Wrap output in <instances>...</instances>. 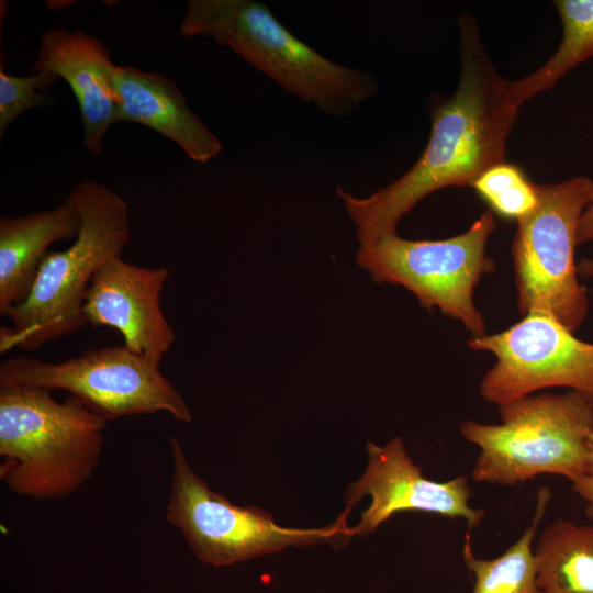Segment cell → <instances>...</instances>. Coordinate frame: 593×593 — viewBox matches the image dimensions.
Wrapping results in <instances>:
<instances>
[{
	"label": "cell",
	"mask_w": 593,
	"mask_h": 593,
	"mask_svg": "<svg viewBox=\"0 0 593 593\" xmlns=\"http://www.w3.org/2000/svg\"><path fill=\"white\" fill-rule=\"evenodd\" d=\"M460 74L456 90L430 107L432 131L417 160L401 177L367 197L337 188L359 246L396 233L400 220L424 198L448 187L472 188L505 160L518 118L508 80L501 76L471 14L459 20Z\"/></svg>",
	"instance_id": "1"
},
{
	"label": "cell",
	"mask_w": 593,
	"mask_h": 593,
	"mask_svg": "<svg viewBox=\"0 0 593 593\" xmlns=\"http://www.w3.org/2000/svg\"><path fill=\"white\" fill-rule=\"evenodd\" d=\"M179 33L228 46L287 92L333 116L351 114L378 92L370 74L326 58L261 2L190 0Z\"/></svg>",
	"instance_id": "2"
},
{
	"label": "cell",
	"mask_w": 593,
	"mask_h": 593,
	"mask_svg": "<svg viewBox=\"0 0 593 593\" xmlns=\"http://www.w3.org/2000/svg\"><path fill=\"white\" fill-rule=\"evenodd\" d=\"M107 422L71 395L0 387V480L37 501L77 492L99 466Z\"/></svg>",
	"instance_id": "3"
},
{
	"label": "cell",
	"mask_w": 593,
	"mask_h": 593,
	"mask_svg": "<svg viewBox=\"0 0 593 593\" xmlns=\"http://www.w3.org/2000/svg\"><path fill=\"white\" fill-rule=\"evenodd\" d=\"M81 225L75 242L42 260L29 296L3 316L0 351H31L76 333L87 324L82 312L86 291L96 271L121 256L131 237L128 208L107 186L81 181L69 194Z\"/></svg>",
	"instance_id": "4"
},
{
	"label": "cell",
	"mask_w": 593,
	"mask_h": 593,
	"mask_svg": "<svg viewBox=\"0 0 593 593\" xmlns=\"http://www.w3.org/2000/svg\"><path fill=\"white\" fill-rule=\"evenodd\" d=\"M500 424L463 421L462 437L479 447L478 482L516 485L540 474L571 482L588 474L593 407L574 391L528 394L499 405Z\"/></svg>",
	"instance_id": "5"
},
{
	"label": "cell",
	"mask_w": 593,
	"mask_h": 593,
	"mask_svg": "<svg viewBox=\"0 0 593 593\" xmlns=\"http://www.w3.org/2000/svg\"><path fill=\"white\" fill-rule=\"evenodd\" d=\"M172 460L166 521L183 535L195 557L214 567L279 552L289 546L328 544L338 549L355 536L340 513L320 528H289L255 506H237L211 490L191 469L179 440L169 437Z\"/></svg>",
	"instance_id": "6"
},
{
	"label": "cell",
	"mask_w": 593,
	"mask_h": 593,
	"mask_svg": "<svg viewBox=\"0 0 593 593\" xmlns=\"http://www.w3.org/2000/svg\"><path fill=\"white\" fill-rule=\"evenodd\" d=\"M537 206L517 221L512 243L517 307L523 316L550 314L574 333L589 311L574 250L581 216L593 201V179L537 184Z\"/></svg>",
	"instance_id": "7"
},
{
	"label": "cell",
	"mask_w": 593,
	"mask_h": 593,
	"mask_svg": "<svg viewBox=\"0 0 593 593\" xmlns=\"http://www.w3.org/2000/svg\"><path fill=\"white\" fill-rule=\"evenodd\" d=\"M496 228L488 209L463 233L445 239L413 240L388 234L359 246L357 264L378 283L399 284L411 291L426 310L460 322L472 335H486L474 289L483 275L495 270L486 244Z\"/></svg>",
	"instance_id": "8"
},
{
	"label": "cell",
	"mask_w": 593,
	"mask_h": 593,
	"mask_svg": "<svg viewBox=\"0 0 593 593\" xmlns=\"http://www.w3.org/2000/svg\"><path fill=\"white\" fill-rule=\"evenodd\" d=\"M64 390L107 421L167 412L190 423L192 414L159 366L126 346L89 349L61 362L15 357L0 365V387Z\"/></svg>",
	"instance_id": "9"
},
{
	"label": "cell",
	"mask_w": 593,
	"mask_h": 593,
	"mask_svg": "<svg viewBox=\"0 0 593 593\" xmlns=\"http://www.w3.org/2000/svg\"><path fill=\"white\" fill-rule=\"evenodd\" d=\"M467 345L496 358L479 388L489 403L501 405L542 389L564 387L593 407V344L577 338L550 314L529 312L507 329L471 337Z\"/></svg>",
	"instance_id": "10"
},
{
	"label": "cell",
	"mask_w": 593,
	"mask_h": 593,
	"mask_svg": "<svg viewBox=\"0 0 593 593\" xmlns=\"http://www.w3.org/2000/svg\"><path fill=\"white\" fill-rule=\"evenodd\" d=\"M368 462L361 477L345 491V510L349 515L363 496L370 505L361 513L354 535L366 536L400 512H425L449 518H462L469 528L478 527L485 511L469 505L471 490L467 475L438 482L424 477L407 455L401 437L384 446L367 443Z\"/></svg>",
	"instance_id": "11"
},
{
	"label": "cell",
	"mask_w": 593,
	"mask_h": 593,
	"mask_svg": "<svg viewBox=\"0 0 593 593\" xmlns=\"http://www.w3.org/2000/svg\"><path fill=\"white\" fill-rule=\"evenodd\" d=\"M167 268L135 266L118 256L101 266L86 291L82 312L87 323L118 329L124 346L155 365L175 342L160 309Z\"/></svg>",
	"instance_id": "12"
},
{
	"label": "cell",
	"mask_w": 593,
	"mask_h": 593,
	"mask_svg": "<svg viewBox=\"0 0 593 593\" xmlns=\"http://www.w3.org/2000/svg\"><path fill=\"white\" fill-rule=\"evenodd\" d=\"M116 65L97 37L82 31H46L31 72L48 71L64 79L78 102L83 126L82 145L103 153L109 128L120 121V104L113 85Z\"/></svg>",
	"instance_id": "13"
},
{
	"label": "cell",
	"mask_w": 593,
	"mask_h": 593,
	"mask_svg": "<svg viewBox=\"0 0 593 593\" xmlns=\"http://www.w3.org/2000/svg\"><path fill=\"white\" fill-rule=\"evenodd\" d=\"M113 85L119 98L120 121L158 132L199 164L209 163L222 152V142L189 108L169 77L116 65Z\"/></svg>",
	"instance_id": "14"
},
{
	"label": "cell",
	"mask_w": 593,
	"mask_h": 593,
	"mask_svg": "<svg viewBox=\"0 0 593 593\" xmlns=\"http://www.w3.org/2000/svg\"><path fill=\"white\" fill-rule=\"evenodd\" d=\"M81 219L70 195L53 210L0 217V314L30 294L47 248L76 238Z\"/></svg>",
	"instance_id": "15"
},
{
	"label": "cell",
	"mask_w": 593,
	"mask_h": 593,
	"mask_svg": "<svg viewBox=\"0 0 593 593\" xmlns=\"http://www.w3.org/2000/svg\"><path fill=\"white\" fill-rule=\"evenodd\" d=\"M541 593H593V527L558 518L534 550Z\"/></svg>",
	"instance_id": "16"
},
{
	"label": "cell",
	"mask_w": 593,
	"mask_h": 593,
	"mask_svg": "<svg viewBox=\"0 0 593 593\" xmlns=\"http://www.w3.org/2000/svg\"><path fill=\"white\" fill-rule=\"evenodd\" d=\"M553 4L562 26L559 45L535 71L508 80L511 96L519 108L553 88L569 71L593 57V0H557Z\"/></svg>",
	"instance_id": "17"
},
{
	"label": "cell",
	"mask_w": 593,
	"mask_h": 593,
	"mask_svg": "<svg viewBox=\"0 0 593 593\" xmlns=\"http://www.w3.org/2000/svg\"><path fill=\"white\" fill-rule=\"evenodd\" d=\"M550 497L549 489L538 490L530 525L518 540L497 558L478 559L472 552L470 537H466L462 557L467 569L474 575L472 593H541L537 583L533 540Z\"/></svg>",
	"instance_id": "18"
},
{
	"label": "cell",
	"mask_w": 593,
	"mask_h": 593,
	"mask_svg": "<svg viewBox=\"0 0 593 593\" xmlns=\"http://www.w3.org/2000/svg\"><path fill=\"white\" fill-rule=\"evenodd\" d=\"M472 188L493 213L506 219L518 221L538 203L537 184L529 181L518 166L506 160L486 169Z\"/></svg>",
	"instance_id": "19"
},
{
	"label": "cell",
	"mask_w": 593,
	"mask_h": 593,
	"mask_svg": "<svg viewBox=\"0 0 593 593\" xmlns=\"http://www.w3.org/2000/svg\"><path fill=\"white\" fill-rule=\"evenodd\" d=\"M58 77L48 71L31 72L29 76L9 75L0 68V135L26 111L52 104L56 97L51 89Z\"/></svg>",
	"instance_id": "20"
},
{
	"label": "cell",
	"mask_w": 593,
	"mask_h": 593,
	"mask_svg": "<svg viewBox=\"0 0 593 593\" xmlns=\"http://www.w3.org/2000/svg\"><path fill=\"white\" fill-rule=\"evenodd\" d=\"M571 483L572 490L586 503L585 515L593 521V474L582 475Z\"/></svg>",
	"instance_id": "21"
},
{
	"label": "cell",
	"mask_w": 593,
	"mask_h": 593,
	"mask_svg": "<svg viewBox=\"0 0 593 593\" xmlns=\"http://www.w3.org/2000/svg\"><path fill=\"white\" fill-rule=\"evenodd\" d=\"M593 244V201L584 210L578 231V244Z\"/></svg>",
	"instance_id": "22"
},
{
	"label": "cell",
	"mask_w": 593,
	"mask_h": 593,
	"mask_svg": "<svg viewBox=\"0 0 593 593\" xmlns=\"http://www.w3.org/2000/svg\"><path fill=\"white\" fill-rule=\"evenodd\" d=\"M578 275L584 278H593V257L583 258L577 264Z\"/></svg>",
	"instance_id": "23"
},
{
	"label": "cell",
	"mask_w": 593,
	"mask_h": 593,
	"mask_svg": "<svg viewBox=\"0 0 593 593\" xmlns=\"http://www.w3.org/2000/svg\"><path fill=\"white\" fill-rule=\"evenodd\" d=\"M588 474H593V432L588 443Z\"/></svg>",
	"instance_id": "24"
}]
</instances>
